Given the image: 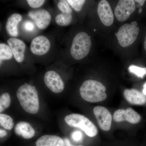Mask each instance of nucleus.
Masks as SVG:
<instances>
[{"instance_id": "6e6552de", "label": "nucleus", "mask_w": 146, "mask_h": 146, "mask_svg": "<svg viewBox=\"0 0 146 146\" xmlns=\"http://www.w3.org/2000/svg\"><path fill=\"white\" fill-rule=\"evenodd\" d=\"M113 118V120L116 122L126 121L133 124L138 123L141 120V115L131 108L125 110H117L114 112Z\"/></svg>"}, {"instance_id": "9d476101", "label": "nucleus", "mask_w": 146, "mask_h": 146, "mask_svg": "<svg viewBox=\"0 0 146 146\" xmlns=\"http://www.w3.org/2000/svg\"><path fill=\"white\" fill-rule=\"evenodd\" d=\"M28 16L34 21L40 29H45L48 27L51 21V16L49 12L44 9L30 11Z\"/></svg>"}, {"instance_id": "4468645a", "label": "nucleus", "mask_w": 146, "mask_h": 146, "mask_svg": "<svg viewBox=\"0 0 146 146\" xmlns=\"http://www.w3.org/2000/svg\"><path fill=\"white\" fill-rule=\"evenodd\" d=\"M123 95L127 101L132 105H143L146 103V98L144 94L134 89H126Z\"/></svg>"}, {"instance_id": "2f4dec72", "label": "nucleus", "mask_w": 146, "mask_h": 146, "mask_svg": "<svg viewBox=\"0 0 146 146\" xmlns=\"http://www.w3.org/2000/svg\"><path fill=\"white\" fill-rule=\"evenodd\" d=\"M144 48H145V50L146 51V36L145 38V41H144Z\"/></svg>"}, {"instance_id": "39448f33", "label": "nucleus", "mask_w": 146, "mask_h": 146, "mask_svg": "<svg viewBox=\"0 0 146 146\" xmlns=\"http://www.w3.org/2000/svg\"><path fill=\"white\" fill-rule=\"evenodd\" d=\"M137 26L136 21H133L131 24H124L115 33L121 46H129L135 42L139 33V28Z\"/></svg>"}, {"instance_id": "0eeeda50", "label": "nucleus", "mask_w": 146, "mask_h": 146, "mask_svg": "<svg viewBox=\"0 0 146 146\" xmlns=\"http://www.w3.org/2000/svg\"><path fill=\"white\" fill-rule=\"evenodd\" d=\"M93 112L100 128L104 131L110 130L112 116L108 109L103 106H96L94 108Z\"/></svg>"}, {"instance_id": "7ed1b4c3", "label": "nucleus", "mask_w": 146, "mask_h": 146, "mask_svg": "<svg viewBox=\"0 0 146 146\" xmlns=\"http://www.w3.org/2000/svg\"><path fill=\"white\" fill-rule=\"evenodd\" d=\"M92 45L90 36L86 33L81 32L76 35L73 39L70 53L73 58L80 60L87 56Z\"/></svg>"}, {"instance_id": "20e7f679", "label": "nucleus", "mask_w": 146, "mask_h": 146, "mask_svg": "<svg viewBox=\"0 0 146 146\" xmlns=\"http://www.w3.org/2000/svg\"><path fill=\"white\" fill-rule=\"evenodd\" d=\"M65 121L70 126L79 128L89 137L93 138L98 133L97 128L92 122L84 115L78 114H72L67 115Z\"/></svg>"}, {"instance_id": "6ab92c4d", "label": "nucleus", "mask_w": 146, "mask_h": 146, "mask_svg": "<svg viewBox=\"0 0 146 146\" xmlns=\"http://www.w3.org/2000/svg\"><path fill=\"white\" fill-rule=\"evenodd\" d=\"M13 54L11 48L9 45L1 43L0 44V60H10L13 57Z\"/></svg>"}, {"instance_id": "1a4fd4ad", "label": "nucleus", "mask_w": 146, "mask_h": 146, "mask_svg": "<svg viewBox=\"0 0 146 146\" xmlns=\"http://www.w3.org/2000/svg\"><path fill=\"white\" fill-rule=\"evenodd\" d=\"M44 81L47 87L56 94L61 93L64 89V83L60 75L55 71H48L44 76Z\"/></svg>"}, {"instance_id": "393cba45", "label": "nucleus", "mask_w": 146, "mask_h": 146, "mask_svg": "<svg viewBox=\"0 0 146 146\" xmlns=\"http://www.w3.org/2000/svg\"><path fill=\"white\" fill-rule=\"evenodd\" d=\"M28 4L33 8H37L41 7L45 3L44 0H28Z\"/></svg>"}, {"instance_id": "f03ea898", "label": "nucleus", "mask_w": 146, "mask_h": 146, "mask_svg": "<svg viewBox=\"0 0 146 146\" xmlns=\"http://www.w3.org/2000/svg\"><path fill=\"white\" fill-rule=\"evenodd\" d=\"M106 88L101 82L88 80L84 82L80 88V94L82 99L90 103L104 101L107 98Z\"/></svg>"}, {"instance_id": "bb28decb", "label": "nucleus", "mask_w": 146, "mask_h": 146, "mask_svg": "<svg viewBox=\"0 0 146 146\" xmlns=\"http://www.w3.org/2000/svg\"><path fill=\"white\" fill-rule=\"evenodd\" d=\"M73 139L76 141H79L82 139V134L79 131H76L73 133L72 135Z\"/></svg>"}, {"instance_id": "7c9ffc66", "label": "nucleus", "mask_w": 146, "mask_h": 146, "mask_svg": "<svg viewBox=\"0 0 146 146\" xmlns=\"http://www.w3.org/2000/svg\"><path fill=\"white\" fill-rule=\"evenodd\" d=\"M143 94L146 96V82L143 85Z\"/></svg>"}, {"instance_id": "473e14b6", "label": "nucleus", "mask_w": 146, "mask_h": 146, "mask_svg": "<svg viewBox=\"0 0 146 146\" xmlns=\"http://www.w3.org/2000/svg\"><path fill=\"white\" fill-rule=\"evenodd\" d=\"M142 9H141V8H140V9H139V13H141V12H142Z\"/></svg>"}, {"instance_id": "c756f323", "label": "nucleus", "mask_w": 146, "mask_h": 146, "mask_svg": "<svg viewBox=\"0 0 146 146\" xmlns=\"http://www.w3.org/2000/svg\"><path fill=\"white\" fill-rule=\"evenodd\" d=\"M135 1L138 3L139 5L142 6L143 5L145 1V0H136V1Z\"/></svg>"}, {"instance_id": "cd10ccee", "label": "nucleus", "mask_w": 146, "mask_h": 146, "mask_svg": "<svg viewBox=\"0 0 146 146\" xmlns=\"http://www.w3.org/2000/svg\"><path fill=\"white\" fill-rule=\"evenodd\" d=\"M7 131L5 130L1 129H0V137L1 138H3L7 135Z\"/></svg>"}, {"instance_id": "4be33fe9", "label": "nucleus", "mask_w": 146, "mask_h": 146, "mask_svg": "<svg viewBox=\"0 0 146 146\" xmlns=\"http://www.w3.org/2000/svg\"><path fill=\"white\" fill-rule=\"evenodd\" d=\"M128 70L130 73L142 78L146 75V68H141L136 65H131L129 67Z\"/></svg>"}, {"instance_id": "ddd939ff", "label": "nucleus", "mask_w": 146, "mask_h": 146, "mask_svg": "<svg viewBox=\"0 0 146 146\" xmlns=\"http://www.w3.org/2000/svg\"><path fill=\"white\" fill-rule=\"evenodd\" d=\"M7 43L13 52V56L18 63L23 61L25 57L26 45L21 39L12 37L7 40Z\"/></svg>"}, {"instance_id": "aec40b11", "label": "nucleus", "mask_w": 146, "mask_h": 146, "mask_svg": "<svg viewBox=\"0 0 146 146\" xmlns=\"http://www.w3.org/2000/svg\"><path fill=\"white\" fill-rule=\"evenodd\" d=\"M0 124L4 128L9 130L12 129L14 126L13 119L9 115L3 113L0 115Z\"/></svg>"}, {"instance_id": "9b49d317", "label": "nucleus", "mask_w": 146, "mask_h": 146, "mask_svg": "<svg viewBox=\"0 0 146 146\" xmlns=\"http://www.w3.org/2000/svg\"><path fill=\"white\" fill-rule=\"evenodd\" d=\"M50 46V42L47 37L44 35H39L33 39L30 49L33 54L42 56L48 52Z\"/></svg>"}, {"instance_id": "a211bd4d", "label": "nucleus", "mask_w": 146, "mask_h": 146, "mask_svg": "<svg viewBox=\"0 0 146 146\" xmlns=\"http://www.w3.org/2000/svg\"><path fill=\"white\" fill-rule=\"evenodd\" d=\"M72 21V14L61 13L58 14L55 17V22L60 26H67L71 24Z\"/></svg>"}, {"instance_id": "2eb2a0df", "label": "nucleus", "mask_w": 146, "mask_h": 146, "mask_svg": "<svg viewBox=\"0 0 146 146\" xmlns=\"http://www.w3.org/2000/svg\"><path fill=\"white\" fill-rule=\"evenodd\" d=\"M14 132L16 135L22 136L25 139H30L35 135V130L29 123L21 121L15 126Z\"/></svg>"}, {"instance_id": "c85d7f7f", "label": "nucleus", "mask_w": 146, "mask_h": 146, "mask_svg": "<svg viewBox=\"0 0 146 146\" xmlns=\"http://www.w3.org/2000/svg\"><path fill=\"white\" fill-rule=\"evenodd\" d=\"M64 142H65V146H73L72 144H71L70 142L69 141V139L68 138H65L64 140Z\"/></svg>"}, {"instance_id": "b1692460", "label": "nucleus", "mask_w": 146, "mask_h": 146, "mask_svg": "<svg viewBox=\"0 0 146 146\" xmlns=\"http://www.w3.org/2000/svg\"><path fill=\"white\" fill-rule=\"evenodd\" d=\"M69 5L76 11H80L86 1L84 0H68Z\"/></svg>"}, {"instance_id": "412c9836", "label": "nucleus", "mask_w": 146, "mask_h": 146, "mask_svg": "<svg viewBox=\"0 0 146 146\" xmlns=\"http://www.w3.org/2000/svg\"><path fill=\"white\" fill-rule=\"evenodd\" d=\"M11 99L9 94L4 93L0 97V112L2 113L5 109L8 108L11 104Z\"/></svg>"}, {"instance_id": "dca6fc26", "label": "nucleus", "mask_w": 146, "mask_h": 146, "mask_svg": "<svg viewBox=\"0 0 146 146\" xmlns=\"http://www.w3.org/2000/svg\"><path fill=\"white\" fill-rule=\"evenodd\" d=\"M22 19L21 14L18 13H13L9 17L6 24V29L11 36L13 37L18 36V25Z\"/></svg>"}, {"instance_id": "f3484780", "label": "nucleus", "mask_w": 146, "mask_h": 146, "mask_svg": "<svg viewBox=\"0 0 146 146\" xmlns=\"http://www.w3.org/2000/svg\"><path fill=\"white\" fill-rule=\"evenodd\" d=\"M36 146H65L62 138L56 135H46L37 139Z\"/></svg>"}, {"instance_id": "423d86ee", "label": "nucleus", "mask_w": 146, "mask_h": 146, "mask_svg": "<svg viewBox=\"0 0 146 146\" xmlns=\"http://www.w3.org/2000/svg\"><path fill=\"white\" fill-rule=\"evenodd\" d=\"M136 9L135 1L120 0L115 7V14L120 22L127 20Z\"/></svg>"}, {"instance_id": "5701e85b", "label": "nucleus", "mask_w": 146, "mask_h": 146, "mask_svg": "<svg viewBox=\"0 0 146 146\" xmlns=\"http://www.w3.org/2000/svg\"><path fill=\"white\" fill-rule=\"evenodd\" d=\"M57 7L62 13L72 14V11L68 1L65 0H61L59 1L58 3Z\"/></svg>"}, {"instance_id": "f257e3e1", "label": "nucleus", "mask_w": 146, "mask_h": 146, "mask_svg": "<svg viewBox=\"0 0 146 146\" xmlns=\"http://www.w3.org/2000/svg\"><path fill=\"white\" fill-rule=\"evenodd\" d=\"M16 95L21 107L26 112L31 114L38 112L39 97L35 86L25 83L18 88Z\"/></svg>"}, {"instance_id": "a878e982", "label": "nucleus", "mask_w": 146, "mask_h": 146, "mask_svg": "<svg viewBox=\"0 0 146 146\" xmlns=\"http://www.w3.org/2000/svg\"><path fill=\"white\" fill-rule=\"evenodd\" d=\"M23 26L25 30L27 31H33L35 29L34 24L31 21H26L24 23Z\"/></svg>"}, {"instance_id": "f8f14e48", "label": "nucleus", "mask_w": 146, "mask_h": 146, "mask_svg": "<svg viewBox=\"0 0 146 146\" xmlns=\"http://www.w3.org/2000/svg\"><path fill=\"white\" fill-rule=\"evenodd\" d=\"M97 11L100 20L104 25L109 27L112 25L114 22V15L112 8L107 1H100Z\"/></svg>"}]
</instances>
